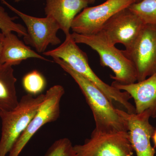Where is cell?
Wrapping results in <instances>:
<instances>
[{"label":"cell","instance_id":"cell-1","mask_svg":"<svg viewBox=\"0 0 156 156\" xmlns=\"http://www.w3.org/2000/svg\"><path fill=\"white\" fill-rule=\"evenodd\" d=\"M53 58L54 62L73 79L80 89L92 110L96 131L104 133L128 132L126 120L101 90L62 59Z\"/></svg>","mask_w":156,"mask_h":156},{"label":"cell","instance_id":"cell-2","mask_svg":"<svg viewBox=\"0 0 156 156\" xmlns=\"http://www.w3.org/2000/svg\"><path fill=\"white\" fill-rule=\"evenodd\" d=\"M46 56L62 59L73 69L87 78L106 95L113 104L116 102L122 105L129 114H135V107L129 101L131 97L126 92H122L104 82L90 67L87 53L81 50L75 42L71 34L66 37L61 45L53 50L43 53Z\"/></svg>","mask_w":156,"mask_h":156},{"label":"cell","instance_id":"cell-3","mask_svg":"<svg viewBox=\"0 0 156 156\" xmlns=\"http://www.w3.org/2000/svg\"><path fill=\"white\" fill-rule=\"evenodd\" d=\"M71 35L76 44L88 45L97 52L101 65L108 67L113 72L115 75L111 76V78L115 82L127 85L137 81V73L133 62L125 56L122 50L109 44L99 33L89 35L73 33Z\"/></svg>","mask_w":156,"mask_h":156},{"label":"cell","instance_id":"cell-4","mask_svg":"<svg viewBox=\"0 0 156 156\" xmlns=\"http://www.w3.org/2000/svg\"><path fill=\"white\" fill-rule=\"evenodd\" d=\"M45 98V94L37 97L27 94L21 98L17 107L1 116L2 136L0 156H6L20 135L27 128Z\"/></svg>","mask_w":156,"mask_h":156},{"label":"cell","instance_id":"cell-5","mask_svg":"<svg viewBox=\"0 0 156 156\" xmlns=\"http://www.w3.org/2000/svg\"><path fill=\"white\" fill-rule=\"evenodd\" d=\"M134 64L137 81L144 80L156 73V26L144 24L138 36L122 50Z\"/></svg>","mask_w":156,"mask_h":156},{"label":"cell","instance_id":"cell-6","mask_svg":"<svg viewBox=\"0 0 156 156\" xmlns=\"http://www.w3.org/2000/svg\"><path fill=\"white\" fill-rule=\"evenodd\" d=\"M65 93L64 88L55 85L48 89L45 98L25 131L14 144L9 156H18L32 136L48 123L55 122L60 115V101Z\"/></svg>","mask_w":156,"mask_h":156},{"label":"cell","instance_id":"cell-7","mask_svg":"<svg viewBox=\"0 0 156 156\" xmlns=\"http://www.w3.org/2000/svg\"><path fill=\"white\" fill-rule=\"evenodd\" d=\"M76 156H133L128 132L104 133L93 130L83 144L74 146Z\"/></svg>","mask_w":156,"mask_h":156},{"label":"cell","instance_id":"cell-8","mask_svg":"<svg viewBox=\"0 0 156 156\" xmlns=\"http://www.w3.org/2000/svg\"><path fill=\"white\" fill-rule=\"evenodd\" d=\"M134 3V0H107L98 5L87 7L73 20L71 29L85 35L97 34L111 17Z\"/></svg>","mask_w":156,"mask_h":156},{"label":"cell","instance_id":"cell-9","mask_svg":"<svg viewBox=\"0 0 156 156\" xmlns=\"http://www.w3.org/2000/svg\"><path fill=\"white\" fill-rule=\"evenodd\" d=\"M4 4L19 16L26 26L27 35L23 37L26 44L30 45L38 53H43L50 45H56L61 43V40L57 36L60 29L55 20L50 17L44 18L33 17L22 13L2 0Z\"/></svg>","mask_w":156,"mask_h":156},{"label":"cell","instance_id":"cell-10","mask_svg":"<svg viewBox=\"0 0 156 156\" xmlns=\"http://www.w3.org/2000/svg\"><path fill=\"white\" fill-rule=\"evenodd\" d=\"M144 24L128 7L111 17L98 33L110 44L119 43L126 48L134 41Z\"/></svg>","mask_w":156,"mask_h":156},{"label":"cell","instance_id":"cell-11","mask_svg":"<svg viewBox=\"0 0 156 156\" xmlns=\"http://www.w3.org/2000/svg\"><path fill=\"white\" fill-rule=\"evenodd\" d=\"M117 111L127 122L129 140L136 156H154L156 151L151 139L155 129L150 123L149 112L129 114L119 108Z\"/></svg>","mask_w":156,"mask_h":156},{"label":"cell","instance_id":"cell-12","mask_svg":"<svg viewBox=\"0 0 156 156\" xmlns=\"http://www.w3.org/2000/svg\"><path fill=\"white\" fill-rule=\"evenodd\" d=\"M112 86L128 92L134 99L136 114L148 111L151 117L156 118V73L136 83L125 85L114 81Z\"/></svg>","mask_w":156,"mask_h":156},{"label":"cell","instance_id":"cell-13","mask_svg":"<svg viewBox=\"0 0 156 156\" xmlns=\"http://www.w3.org/2000/svg\"><path fill=\"white\" fill-rule=\"evenodd\" d=\"M88 4L85 0H47L45 14L54 19L68 37L73 20Z\"/></svg>","mask_w":156,"mask_h":156},{"label":"cell","instance_id":"cell-14","mask_svg":"<svg viewBox=\"0 0 156 156\" xmlns=\"http://www.w3.org/2000/svg\"><path fill=\"white\" fill-rule=\"evenodd\" d=\"M4 46L0 56V63H8L11 65H19L23 60L36 58L47 60L44 56L38 54L20 41L12 32L5 34Z\"/></svg>","mask_w":156,"mask_h":156},{"label":"cell","instance_id":"cell-15","mask_svg":"<svg viewBox=\"0 0 156 156\" xmlns=\"http://www.w3.org/2000/svg\"><path fill=\"white\" fill-rule=\"evenodd\" d=\"M13 66L0 63V117L17 107V98Z\"/></svg>","mask_w":156,"mask_h":156},{"label":"cell","instance_id":"cell-16","mask_svg":"<svg viewBox=\"0 0 156 156\" xmlns=\"http://www.w3.org/2000/svg\"><path fill=\"white\" fill-rule=\"evenodd\" d=\"M136 14L144 24L156 26V0H143L128 7Z\"/></svg>","mask_w":156,"mask_h":156},{"label":"cell","instance_id":"cell-17","mask_svg":"<svg viewBox=\"0 0 156 156\" xmlns=\"http://www.w3.org/2000/svg\"><path fill=\"white\" fill-rule=\"evenodd\" d=\"M23 86L29 94L35 95L40 94L46 86L45 78L36 70H34L26 75L22 81Z\"/></svg>","mask_w":156,"mask_h":156},{"label":"cell","instance_id":"cell-18","mask_svg":"<svg viewBox=\"0 0 156 156\" xmlns=\"http://www.w3.org/2000/svg\"><path fill=\"white\" fill-rule=\"evenodd\" d=\"M16 17H10L5 9L0 5V29L5 34L9 32H15L20 37L25 36L27 29L24 27L14 22Z\"/></svg>","mask_w":156,"mask_h":156},{"label":"cell","instance_id":"cell-19","mask_svg":"<svg viewBox=\"0 0 156 156\" xmlns=\"http://www.w3.org/2000/svg\"><path fill=\"white\" fill-rule=\"evenodd\" d=\"M44 156H76V153L70 140L63 138L53 143Z\"/></svg>","mask_w":156,"mask_h":156},{"label":"cell","instance_id":"cell-20","mask_svg":"<svg viewBox=\"0 0 156 156\" xmlns=\"http://www.w3.org/2000/svg\"><path fill=\"white\" fill-rule=\"evenodd\" d=\"M5 37V34L3 33L0 32V56H1L2 51Z\"/></svg>","mask_w":156,"mask_h":156},{"label":"cell","instance_id":"cell-21","mask_svg":"<svg viewBox=\"0 0 156 156\" xmlns=\"http://www.w3.org/2000/svg\"><path fill=\"white\" fill-rule=\"evenodd\" d=\"M151 138H152L154 145L156 147V129H155L152 136Z\"/></svg>","mask_w":156,"mask_h":156},{"label":"cell","instance_id":"cell-22","mask_svg":"<svg viewBox=\"0 0 156 156\" xmlns=\"http://www.w3.org/2000/svg\"><path fill=\"white\" fill-rule=\"evenodd\" d=\"M85 1H87L89 4H92L95 2V0H85Z\"/></svg>","mask_w":156,"mask_h":156},{"label":"cell","instance_id":"cell-23","mask_svg":"<svg viewBox=\"0 0 156 156\" xmlns=\"http://www.w3.org/2000/svg\"><path fill=\"white\" fill-rule=\"evenodd\" d=\"M134 2H135V3H137L140 2L141 1H142L143 0H134Z\"/></svg>","mask_w":156,"mask_h":156},{"label":"cell","instance_id":"cell-24","mask_svg":"<svg viewBox=\"0 0 156 156\" xmlns=\"http://www.w3.org/2000/svg\"><path fill=\"white\" fill-rule=\"evenodd\" d=\"M14 2H20V1H22V0H14Z\"/></svg>","mask_w":156,"mask_h":156}]
</instances>
